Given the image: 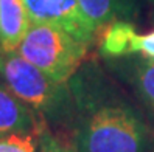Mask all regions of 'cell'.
<instances>
[{
  "label": "cell",
  "mask_w": 154,
  "mask_h": 152,
  "mask_svg": "<svg viewBox=\"0 0 154 152\" xmlns=\"http://www.w3.org/2000/svg\"><path fill=\"white\" fill-rule=\"evenodd\" d=\"M139 33L131 22L119 20L100 31V53L107 59H120L137 55Z\"/></svg>",
  "instance_id": "8"
},
{
  "label": "cell",
  "mask_w": 154,
  "mask_h": 152,
  "mask_svg": "<svg viewBox=\"0 0 154 152\" xmlns=\"http://www.w3.org/2000/svg\"><path fill=\"white\" fill-rule=\"evenodd\" d=\"M0 75L5 85L44 121L70 126L73 117V98L69 82L61 84L53 81L17 51H2Z\"/></svg>",
  "instance_id": "2"
},
{
  "label": "cell",
  "mask_w": 154,
  "mask_h": 152,
  "mask_svg": "<svg viewBox=\"0 0 154 152\" xmlns=\"http://www.w3.org/2000/svg\"><path fill=\"white\" fill-rule=\"evenodd\" d=\"M79 6L95 34L114 22H131L137 10L135 0H79Z\"/></svg>",
  "instance_id": "7"
},
{
  "label": "cell",
  "mask_w": 154,
  "mask_h": 152,
  "mask_svg": "<svg viewBox=\"0 0 154 152\" xmlns=\"http://www.w3.org/2000/svg\"><path fill=\"white\" fill-rule=\"evenodd\" d=\"M38 146L39 152H78L73 145L59 140L47 127L38 135Z\"/></svg>",
  "instance_id": "10"
},
{
  "label": "cell",
  "mask_w": 154,
  "mask_h": 152,
  "mask_svg": "<svg viewBox=\"0 0 154 152\" xmlns=\"http://www.w3.org/2000/svg\"><path fill=\"white\" fill-rule=\"evenodd\" d=\"M47 127L30 106L17 98L5 84H0V135H36Z\"/></svg>",
  "instance_id": "5"
},
{
  "label": "cell",
  "mask_w": 154,
  "mask_h": 152,
  "mask_svg": "<svg viewBox=\"0 0 154 152\" xmlns=\"http://www.w3.org/2000/svg\"><path fill=\"white\" fill-rule=\"evenodd\" d=\"M137 55L146 59H154V31L140 34L137 40Z\"/></svg>",
  "instance_id": "11"
},
{
  "label": "cell",
  "mask_w": 154,
  "mask_h": 152,
  "mask_svg": "<svg viewBox=\"0 0 154 152\" xmlns=\"http://www.w3.org/2000/svg\"><path fill=\"white\" fill-rule=\"evenodd\" d=\"M30 25L23 0H0V50L3 53L17 51Z\"/></svg>",
  "instance_id": "6"
},
{
  "label": "cell",
  "mask_w": 154,
  "mask_h": 152,
  "mask_svg": "<svg viewBox=\"0 0 154 152\" xmlns=\"http://www.w3.org/2000/svg\"><path fill=\"white\" fill-rule=\"evenodd\" d=\"M87 48L58 26L31 22L17 53L53 81L67 84L83 65Z\"/></svg>",
  "instance_id": "3"
},
{
  "label": "cell",
  "mask_w": 154,
  "mask_h": 152,
  "mask_svg": "<svg viewBox=\"0 0 154 152\" xmlns=\"http://www.w3.org/2000/svg\"><path fill=\"white\" fill-rule=\"evenodd\" d=\"M69 87L73 98L72 145L78 152H151L148 124L100 68L78 70Z\"/></svg>",
  "instance_id": "1"
},
{
  "label": "cell",
  "mask_w": 154,
  "mask_h": 152,
  "mask_svg": "<svg viewBox=\"0 0 154 152\" xmlns=\"http://www.w3.org/2000/svg\"><path fill=\"white\" fill-rule=\"evenodd\" d=\"M122 70L132 87L134 93L142 101V104L154 115V59L146 58H120Z\"/></svg>",
  "instance_id": "9"
},
{
  "label": "cell",
  "mask_w": 154,
  "mask_h": 152,
  "mask_svg": "<svg viewBox=\"0 0 154 152\" xmlns=\"http://www.w3.org/2000/svg\"><path fill=\"white\" fill-rule=\"evenodd\" d=\"M23 3L31 22L58 26L89 47L94 42L97 34L81 13L79 0H23Z\"/></svg>",
  "instance_id": "4"
}]
</instances>
